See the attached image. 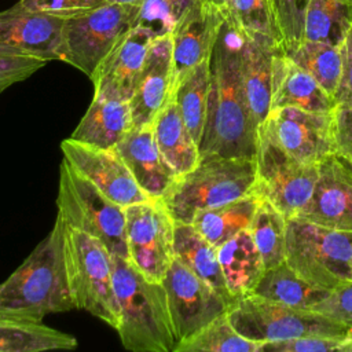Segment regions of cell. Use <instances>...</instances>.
I'll list each match as a JSON object with an SVG mask.
<instances>
[{
  "label": "cell",
  "instance_id": "cell-1",
  "mask_svg": "<svg viewBox=\"0 0 352 352\" xmlns=\"http://www.w3.org/2000/svg\"><path fill=\"white\" fill-rule=\"evenodd\" d=\"M242 33L226 19L209 59L206 118L198 146L201 158L217 155L256 160L258 128L242 82Z\"/></svg>",
  "mask_w": 352,
  "mask_h": 352
},
{
  "label": "cell",
  "instance_id": "cell-2",
  "mask_svg": "<svg viewBox=\"0 0 352 352\" xmlns=\"http://www.w3.org/2000/svg\"><path fill=\"white\" fill-rule=\"evenodd\" d=\"M65 226L56 214L48 235L0 283L1 318L43 322L50 314L74 308L66 270Z\"/></svg>",
  "mask_w": 352,
  "mask_h": 352
},
{
  "label": "cell",
  "instance_id": "cell-3",
  "mask_svg": "<svg viewBox=\"0 0 352 352\" xmlns=\"http://www.w3.org/2000/svg\"><path fill=\"white\" fill-rule=\"evenodd\" d=\"M111 265L122 346L132 352H173L176 337L162 282L146 278L128 257L111 256Z\"/></svg>",
  "mask_w": 352,
  "mask_h": 352
},
{
  "label": "cell",
  "instance_id": "cell-4",
  "mask_svg": "<svg viewBox=\"0 0 352 352\" xmlns=\"http://www.w3.org/2000/svg\"><path fill=\"white\" fill-rule=\"evenodd\" d=\"M254 183V158L202 157L195 168L175 176L161 199L175 221L191 223L199 210L250 194Z\"/></svg>",
  "mask_w": 352,
  "mask_h": 352
},
{
  "label": "cell",
  "instance_id": "cell-5",
  "mask_svg": "<svg viewBox=\"0 0 352 352\" xmlns=\"http://www.w3.org/2000/svg\"><path fill=\"white\" fill-rule=\"evenodd\" d=\"M65 254L74 308L89 312L117 330L120 308L114 293L109 249L98 238L66 224Z\"/></svg>",
  "mask_w": 352,
  "mask_h": 352
},
{
  "label": "cell",
  "instance_id": "cell-6",
  "mask_svg": "<svg viewBox=\"0 0 352 352\" xmlns=\"http://www.w3.org/2000/svg\"><path fill=\"white\" fill-rule=\"evenodd\" d=\"M285 261L304 280L333 290L352 280V232L290 217Z\"/></svg>",
  "mask_w": 352,
  "mask_h": 352
},
{
  "label": "cell",
  "instance_id": "cell-7",
  "mask_svg": "<svg viewBox=\"0 0 352 352\" xmlns=\"http://www.w3.org/2000/svg\"><path fill=\"white\" fill-rule=\"evenodd\" d=\"M56 208L67 226L98 238L111 256L128 257L125 208L102 192L66 158L59 165Z\"/></svg>",
  "mask_w": 352,
  "mask_h": 352
},
{
  "label": "cell",
  "instance_id": "cell-8",
  "mask_svg": "<svg viewBox=\"0 0 352 352\" xmlns=\"http://www.w3.org/2000/svg\"><path fill=\"white\" fill-rule=\"evenodd\" d=\"M227 318L245 338L258 342H278L301 337L349 336L351 327L311 309L274 302L254 294L236 298L227 309Z\"/></svg>",
  "mask_w": 352,
  "mask_h": 352
},
{
  "label": "cell",
  "instance_id": "cell-9",
  "mask_svg": "<svg viewBox=\"0 0 352 352\" xmlns=\"http://www.w3.org/2000/svg\"><path fill=\"white\" fill-rule=\"evenodd\" d=\"M138 7L106 3L89 12L66 19L58 60L74 66L91 78L117 41L133 26Z\"/></svg>",
  "mask_w": 352,
  "mask_h": 352
},
{
  "label": "cell",
  "instance_id": "cell-10",
  "mask_svg": "<svg viewBox=\"0 0 352 352\" xmlns=\"http://www.w3.org/2000/svg\"><path fill=\"white\" fill-rule=\"evenodd\" d=\"M318 170L319 165L293 158L258 129L256 183L252 192L270 201L287 219L296 217L309 201Z\"/></svg>",
  "mask_w": 352,
  "mask_h": 352
},
{
  "label": "cell",
  "instance_id": "cell-11",
  "mask_svg": "<svg viewBox=\"0 0 352 352\" xmlns=\"http://www.w3.org/2000/svg\"><path fill=\"white\" fill-rule=\"evenodd\" d=\"M175 220L161 198L125 208L128 258L148 279L161 282L173 254Z\"/></svg>",
  "mask_w": 352,
  "mask_h": 352
},
{
  "label": "cell",
  "instance_id": "cell-12",
  "mask_svg": "<svg viewBox=\"0 0 352 352\" xmlns=\"http://www.w3.org/2000/svg\"><path fill=\"white\" fill-rule=\"evenodd\" d=\"M162 285L173 323L176 344L226 314L230 304L182 260L173 257Z\"/></svg>",
  "mask_w": 352,
  "mask_h": 352
},
{
  "label": "cell",
  "instance_id": "cell-13",
  "mask_svg": "<svg viewBox=\"0 0 352 352\" xmlns=\"http://www.w3.org/2000/svg\"><path fill=\"white\" fill-rule=\"evenodd\" d=\"M279 148L293 158L319 165L334 154L331 113L308 111L298 107L271 109L258 126Z\"/></svg>",
  "mask_w": 352,
  "mask_h": 352
},
{
  "label": "cell",
  "instance_id": "cell-14",
  "mask_svg": "<svg viewBox=\"0 0 352 352\" xmlns=\"http://www.w3.org/2000/svg\"><path fill=\"white\" fill-rule=\"evenodd\" d=\"M60 150L63 158L118 205L126 208L148 199L116 147L100 148L67 138Z\"/></svg>",
  "mask_w": 352,
  "mask_h": 352
},
{
  "label": "cell",
  "instance_id": "cell-15",
  "mask_svg": "<svg viewBox=\"0 0 352 352\" xmlns=\"http://www.w3.org/2000/svg\"><path fill=\"white\" fill-rule=\"evenodd\" d=\"M296 217L352 232V172L337 155L331 154L319 164L314 192Z\"/></svg>",
  "mask_w": 352,
  "mask_h": 352
},
{
  "label": "cell",
  "instance_id": "cell-16",
  "mask_svg": "<svg viewBox=\"0 0 352 352\" xmlns=\"http://www.w3.org/2000/svg\"><path fill=\"white\" fill-rule=\"evenodd\" d=\"M226 16L206 0H197L170 32L173 87L188 70L210 58Z\"/></svg>",
  "mask_w": 352,
  "mask_h": 352
},
{
  "label": "cell",
  "instance_id": "cell-17",
  "mask_svg": "<svg viewBox=\"0 0 352 352\" xmlns=\"http://www.w3.org/2000/svg\"><path fill=\"white\" fill-rule=\"evenodd\" d=\"M172 95V40L170 34H162L153 38L129 99L132 126L153 124Z\"/></svg>",
  "mask_w": 352,
  "mask_h": 352
},
{
  "label": "cell",
  "instance_id": "cell-18",
  "mask_svg": "<svg viewBox=\"0 0 352 352\" xmlns=\"http://www.w3.org/2000/svg\"><path fill=\"white\" fill-rule=\"evenodd\" d=\"M66 19L32 11L19 1L0 11V44L19 54L58 60Z\"/></svg>",
  "mask_w": 352,
  "mask_h": 352
},
{
  "label": "cell",
  "instance_id": "cell-19",
  "mask_svg": "<svg viewBox=\"0 0 352 352\" xmlns=\"http://www.w3.org/2000/svg\"><path fill=\"white\" fill-rule=\"evenodd\" d=\"M153 38L148 30L132 26L91 77L94 92L129 100Z\"/></svg>",
  "mask_w": 352,
  "mask_h": 352
},
{
  "label": "cell",
  "instance_id": "cell-20",
  "mask_svg": "<svg viewBox=\"0 0 352 352\" xmlns=\"http://www.w3.org/2000/svg\"><path fill=\"white\" fill-rule=\"evenodd\" d=\"M116 150L148 198H161L165 194L175 173L158 150L153 124L132 126L117 143Z\"/></svg>",
  "mask_w": 352,
  "mask_h": 352
},
{
  "label": "cell",
  "instance_id": "cell-21",
  "mask_svg": "<svg viewBox=\"0 0 352 352\" xmlns=\"http://www.w3.org/2000/svg\"><path fill=\"white\" fill-rule=\"evenodd\" d=\"M298 107L316 113H331L336 100L304 69L296 65L278 48L272 58V95L271 109Z\"/></svg>",
  "mask_w": 352,
  "mask_h": 352
},
{
  "label": "cell",
  "instance_id": "cell-22",
  "mask_svg": "<svg viewBox=\"0 0 352 352\" xmlns=\"http://www.w3.org/2000/svg\"><path fill=\"white\" fill-rule=\"evenodd\" d=\"M131 128L129 100L94 92L85 114L70 138L89 146L114 148Z\"/></svg>",
  "mask_w": 352,
  "mask_h": 352
},
{
  "label": "cell",
  "instance_id": "cell-23",
  "mask_svg": "<svg viewBox=\"0 0 352 352\" xmlns=\"http://www.w3.org/2000/svg\"><path fill=\"white\" fill-rule=\"evenodd\" d=\"M278 48L282 47L243 36L241 74L249 109L257 128L264 122L270 113L272 95V58Z\"/></svg>",
  "mask_w": 352,
  "mask_h": 352
},
{
  "label": "cell",
  "instance_id": "cell-24",
  "mask_svg": "<svg viewBox=\"0 0 352 352\" xmlns=\"http://www.w3.org/2000/svg\"><path fill=\"white\" fill-rule=\"evenodd\" d=\"M153 132L158 150L175 176L198 165L201 160L198 144L184 124L173 95L155 116Z\"/></svg>",
  "mask_w": 352,
  "mask_h": 352
},
{
  "label": "cell",
  "instance_id": "cell-25",
  "mask_svg": "<svg viewBox=\"0 0 352 352\" xmlns=\"http://www.w3.org/2000/svg\"><path fill=\"white\" fill-rule=\"evenodd\" d=\"M217 257L227 289L234 300L250 294L265 271L249 228L221 243L217 248Z\"/></svg>",
  "mask_w": 352,
  "mask_h": 352
},
{
  "label": "cell",
  "instance_id": "cell-26",
  "mask_svg": "<svg viewBox=\"0 0 352 352\" xmlns=\"http://www.w3.org/2000/svg\"><path fill=\"white\" fill-rule=\"evenodd\" d=\"M173 254L209 283L230 305L235 301L227 289L217 257V248L209 243L191 223L175 221Z\"/></svg>",
  "mask_w": 352,
  "mask_h": 352
},
{
  "label": "cell",
  "instance_id": "cell-27",
  "mask_svg": "<svg viewBox=\"0 0 352 352\" xmlns=\"http://www.w3.org/2000/svg\"><path fill=\"white\" fill-rule=\"evenodd\" d=\"M260 197L250 192L227 204L199 210L191 224L214 248L250 227Z\"/></svg>",
  "mask_w": 352,
  "mask_h": 352
},
{
  "label": "cell",
  "instance_id": "cell-28",
  "mask_svg": "<svg viewBox=\"0 0 352 352\" xmlns=\"http://www.w3.org/2000/svg\"><path fill=\"white\" fill-rule=\"evenodd\" d=\"M330 290L304 280L286 261L267 268L250 294L294 308L311 309L329 296Z\"/></svg>",
  "mask_w": 352,
  "mask_h": 352
},
{
  "label": "cell",
  "instance_id": "cell-29",
  "mask_svg": "<svg viewBox=\"0 0 352 352\" xmlns=\"http://www.w3.org/2000/svg\"><path fill=\"white\" fill-rule=\"evenodd\" d=\"M77 338L43 322L0 316V352H45L77 348Z\"/></svg>",
  "mask_w": 352,
  "mask_h": 352
},
{
  "label": "cell",
  "instance_id": "cell-30",
  "mask_svg": "<svg viewBox=\"0 0 352 352\" xmlns=\"http://www.w3.org/2000/svg\"><path fill=\"white\" fill-rule=\"evenodd\" d=\"M209 59L188 70L173 87V98L177 109L198 146L206 118L210 81Z\"/></svg>",
  "mask_w": 352,
  "mask_h": 352
},
{
  "label": "cell",
  "instance_id": "cell-31",
  "mask_svg": "<svg viewBox=\"0 0 352 352\" xmlns=\"http://www.w3.org/2000/svg\"><path fill=\"white\" fill-rule=\"evenodd\" d=\"M352 29L351 0H309L304 40L342 47Z\"/></svg>",
  "mask_w": 352,
  "mask_h": 352
},
{
  "label": "cell",
  "instance_id": "cell-32",
  "mask_svg": "<svg viewBox=\"0 0 352 352\" xmlns=\"http://www.w3.org/2000/svg\"><path fill=\"white\" fill-rule=\"evenodd\" d=\"M283 52L296 65L308 72L334 98L342 73V47L302 40L294 48Z\"/></svg>",
  "mask_w": 352,
  "mask_h": 352
},
{
  "label": "cell",
  "instance_id": "cell-33",
  "mask_svg": "<svg viewBox=\"0 0 352 352\" xmlns=\"http://www.w3.org/2000/svg\"><path fill=\"white\" fill-rule=\"evenodd\" d=\"M287 217L270 201L260 198L249 231L261 254L265 270L285 261Z\"/></svg>",
  "mask_w": 352,
  "mask_h": 352
},
{
  "label": "cell",
  "instance_id": "cell-34",
  "mask_svg": "<svg viewBox=\"0 0 352 352\" xmlns=\"http://www.w3.org/2000/svg\"><path fill=\"white\" fill-rule=\"evenodd\" d=\"M261 344L241 336L227 312L212 320L191 337L179 341L173 352H260Z\"/></svg>",
  "mask_w": 352,
  "mask_h": 352
},
{
  "label": "cell",
  "instance_id": "cell-35",
  "mask_svg": "<svg viewBox=\"0 0 352 352\" xmlns=\"http://www.w3.org/2000/svg\"><path fill=\"white\" fill-rule=\"evenodd\" d=\"M228 21L249 38L282 47V36L272 0H232Z\"/></svg>",
  "mask_w": 352,
  "mask_h": 352
},
{
  "label": "cell",
  "instance_id": "cell-36",
  "mask_svg": "<svg viewBox=\"0 0 352 352\" xmlns=\"http://www.w3.org/2000/svg\"><path fill=\"white\" fill-rule=\"evenodd\" d=\"M197 0H142L133 26L148 30L154 37L170 34L182 15Z\"/></svg>",
  "mask_w": 352,
  "mask_h": 352
},
{
  "label": "cell",
  "instance_id": "cell-37",
  "mask_svg": "<svg viewBox=\"0 0 352 352\" xmlns=\"http://www.w3.org/2000/svg\"><path fill=\"white\" fill-rule=\"evenodd\" d=\"M275 14L282 36V50H290L304 40L305 14L309 0H275Z\"/></svg>",
  "mask_w": 352,
  "mask_h": 352
},
{
  "label": "cell",
  "instance_id": "cell-38",
  "mask_svg": "<svg viewBox=\"0 0 352 352\" xmlns=\"http://www.w3.org/2000/svg\"><path fill=\"white\" fill-rule=\"evenodd\" d=\"M352 352V337H326V336H312L293 338L287 341L267 342L261 345L260 352Z\"/></svg>",
  "mask_w": 352,
  "mask_h": 352
},
{
  "label": "cell",
  "instance_id": "cell-39",
  "mask_svg": "<svg viewBox=\"0 0 352 352\" xmlns=\"http://www.w3.org/2000/svg\"><path fill=\"white\" fill-rule=\"evenodd\" d=\"M47 63L45 59L32 55L0 54V92L15 82L26 80Z\"/></svg>",
  "mask_w": 352,
  "mask_h": 352
},
{
  "label": "cell",
  "instance_id": "cell-40",
  "mask_svg": "<svg viewBox=\"0 0 352 352\" xmlns=\"http://www.w3.org/2000/svg\"><path fill=\"white\" fill-rule=\"evenodd\" d=\"M19 3L37 12L62 19L74 18L106 4V0H19Z\"/></svg>",
  "mask_w": 352,
  "mask_h": 352
},
{
  "label": "cell",
  "instance_id": "cell-41",
  "mask_svg": "<svg viewBox=\"0 0 352 352\" xmlns=\"http://www.w3.org/2000/svg\"><path fill=\"white\" fill-rule=\"evenodd\" d=\"M331 139L334 155L352 166V107L336 106L331 111Z\"/></svg>",
  "mask_w": 352,
  "mask_h": 352
},
{
  "label": "cell",
  "instance_id": "cell-42",
  "mask_svg": "<svg viewBox=\"0 0 352 352\" xmlns=\"http://www.w3.org/2000/svg\"><path fill=\"white\" fill-rule=\"evenodd\" d=\"M312 311L352 327V280L330 290Z\"/></svg>",
  "mask_w": 352,
  "mask_h": 352
},
{
  "label": "cell",
  "instance_id": "cell-43",
  "mask_svg": "<svg viewBox=\"0 0 352 352\" xmlns=\"http://www.w3.org/2000/svg\"><path fill=\"white\" fill-rule=\"evenodd\" d=\"M334 100L337 106L352 107V29L342 44V73Z\"/></svg>",
  "mask_w": 352,
  "mask_h": 352
},
{
  "label": "cell",
  "instance_id": "cell-44",
  "mask_svg": "<svg viewBox=\"0 0 352 352\" xmlns=\"http://www.w3.org/2000/svg\"><path fill=\"white\" fill-rule=\"evenodd\" d=\"M210 6H213V7H216L224 16H226V19H228L230 18V15H231V3H232V0H206Z\"/></svg>",
  "mask_w": 352,
  "mask_h": 352
},
{
  "label": "cell",
  "instance_id": "cell-45",
  "mask_svg": "<svg viewBox=\"0 0 352 352\" xmlns=\"http://www.w3.org/2000/svg\"><path fill=\"white\" fill-rule=\"evenodd\" d=\"M107 3H117V4H136L139 6L142 0H106Z\"/></svg>",
  "mask_w": 352,
  "mask_h": 352
},
{
  "label": "cell",
  "instance_id": "cell-46",
  "mask_svg": "<svg viewBox=\"0 0 352 352\" xmlns=\"http://www.w3.org/2000/svg\"><path fill=\"white\" fill-rule=\"evenodd\" d=\"M0 54H19V52H16V51H14V50H11V48L4 47V45L0 44ZM19 55H23V54H19Z\"/></svg>",
  "mask_w": 352,
  "mask_h": 352
},
{
  "label": "cell",
  "instance_id": "cell-47",
  "mask_svg": "<svg viewBox=\"0 0 352 352\" xmlns=\"http://www.w3.org/2000/svg\"><path fill=\"white\" fill-rule=\"evenodd\" d=\"M349 336L352 337V327H351V330H349Z\"/></svg>",
  "mask_w": 352,
  "mask_h": 352
},
{
  "label": "cell",
  "instance_id": "cell-48",
  "mask_svg": "<svg viewBox=\"0 0 352 352\" xmlns=\"http://www.w3.org/2000/svg\"><path fill=\"white\" fill-rule=\"evenodd\" d=\"M349 166V165H348ZM349 169H351V172H352V166H349Z\"/></svg>",
  "mask_w": 352,
  "mask_h": 352
},
{
  "label": "cell",
  "instance_id": "cell-49",
  "mask_svg": "<svg viewBox=\"0 0 352 352\" xmlns=\"http://www.w3.org/2000/svg\"><path fill=\"white\" fill-rule=\"evenodd\" d=\"M272 1H274V3H275V0H272ZM274 6H275V4H274Z\"/></svg>",
  "mask_w": 352,
  "mask_h": 352
},
{
  "label": "cell",
  "instance_id": "cell-50",
  "mask_svg": "<svg viewBox=\"0 0 352 352\" xmlns=\"http://www.w3.org/2000/svg\"><path fill=\"white\" fill-rule=\"evenodd\" d=\"M351 3H352V0H351Z\"/></svg>",
  "mask_w": 352,
  "mask_h": 352
}]
</instances>
